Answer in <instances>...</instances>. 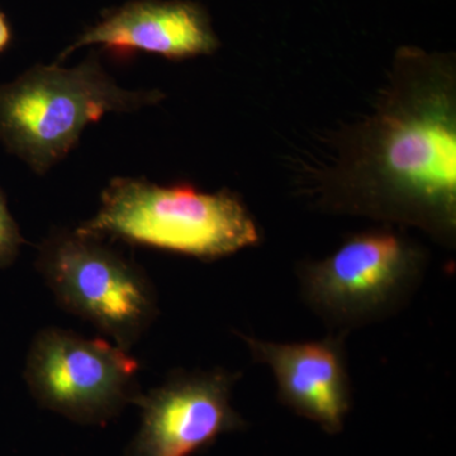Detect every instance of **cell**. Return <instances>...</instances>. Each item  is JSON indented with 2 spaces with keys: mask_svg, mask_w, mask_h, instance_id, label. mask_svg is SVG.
<instances>
[{
  "mask_svg": "<svg viewBox=\"0 0 456 456\" xmlns=\"http://www.w3.org/2000/svg\"><path fill=\"white\" fill-rule=\"evenodd\" d=\"M137 369L118 345L46 329L33 341L26 380L42 406L74 421L101 424L136 398Z\"/></svg>",
  "mask_w": 456,
  "mask_h": 456,
  "instance_id": "8992f818",
  "label": "cell"
},
{
  "mask_svg": "<svg viewBox=\"0 0 456 456\" xmlns=\"http://www.w3.org/2000/svg\"><path fill=\"white\" fill-rule=\"evenodd\" d=\"M158 99V92L119 88L97 60L70 69L37 66L0 86V140L45 173L70 151L89 123Z\"/></svg>",
  "mask_w": 456,
  "mask_h": 456,
  "instance_id": "3957f363",
  "label": "cell"
},
{
  "mask_svg": "<svg viewBox=\"0 0 456 456\" xmlns=\"http://www.w3.org/2000/svg\"><path fill=\"white\" fill-rule=\"evenodd\" d=\"M452 55L401 47L373 113L341 142L335 204L449 239L456 222V82Z\"/></svg>",
  "mask_w": 456,
  "mask_h": 456,
  "instance_id": "6da1fadb",
  "label": "cell"
},
{
  "mask_svg": "<svg viewBox=\"0 0 456 456\" xmlns=\"http://www.w3.org/2000/svg\"><path fill=\"white\" fill-rule=\"evenodd\" d=\"M11 38L12 33L11 28H9L7 18L0 12V51L4 50L5 47L8 46Z\"/></svg>",
  "mask_w": 456,
  "mask_h": 456,
  "instance_id": "8fae6325",
  "label": "cell"
},
{
  "mask_svg": "<svg viewBox=\"0 0 456 456\" xmlns=\"http://www.w3.org/2000/svg\"><path fill=\"white\" fill-rule=\"evenodd\" d=\"M344 335L305 342L264 341L240 334L255 362L270 368L278 398L297 415L338 434L351 407Z\"/></svg>",
  "mask_w": 456,
  "mask_h": 456,
  "instance_id": "ba28073f",
  "label": "cell"
},
{
  "mask_svg": "<svg viewBox=\"0 0 456 456\" xmlns=\"http://www.w3.org/2000/svg\"><path fill=\"white\" fill-rule=\"evenodd\" d=\"M20 244L22 237L0 193V266L8 265L13 261Z\"/></svg>",
  "mask_w": 456,
  "mask_h": 456,
  "instance_id": "30bf717a",
  "label": "cell"
},
{
  "mask_svg": "<svg viewBox=\"0 0 456 456\" xmlns=\"http://www.w3.org/2000/svg\"><path fill=\"white\" fill-rule=\"evenodd\" d=\"M425 255L407 237L377 228L350 236L325 259L301 264V293L318 316L354 329L398 311L416 289Z\"/></svg>",
  "mask_w": 456,
  "mask_h": 456,
  "instance_id": "277c9868",
  "label": "cell"
},
{
  "mask_svg": "<svg viewBox=\"0 0 456 456\" xmlns=\"http://www.w3.org/2000/svg\"><path fill=\"white\" fill-rule=\"evenodd\" d=\"M116 236L152 248L215 260L259 245L253 216L230 191L203 193L191 185L159 187L139 179H116L101 208L77 230Z\"/></svg>",
  "mask_w": 456,
  "mask_h": 456,
  "instance_id": "7a4b0ae2",
  "label": "cell"
},
{
  "mask_svg": "<svg viewBox=\"0 0 456 456\" xmlns=\"http://www.w3.org/2000/svg\"><path fill=\"white\" fill-rule=\"evenodd\" d=\"M42 274L66 310L86 318L127 349L152 322L154 290L132 264L75 232L57 236L41 253Z\"/></svg>",
  "mask_w": 456,
  "mask_h": 456,
  "instance_id": "5b68a950",
  "label": "cell"
},
{
  "mask_svg": "<svg viewBox=\"0 0 456 456\" xmlns=\"http://www.w3.org/2000/svg\"><path fill=\"white\" fill-rule=\"evenodd\" d=\"M239 375L222 369L173 375L134 401L142 421L127 456H191L245 422L231 404Z\"/></svg>",
  "mask_w": 456,
  "mask_h": 456,
  "instance_id": "52a82bcc",
  "label": "cell"
},
{
  "mask_svg": "<svg viewBox=\"0 0 456 456\" xmlns=\"http://www.w3.org/2000/svg\"><path fill=\"white\" fill-rule=\"evenodd\" d=\"M88 45L146 51L167 59L209 55L220 47L206 9L191 0H134L74 42L62 57Z\"/></svg>",
  "mask_w": 456,
  "mask_h": 456,
  "instance_id": "9c48e42d",
  "label": "cell"
}]
</instances>
